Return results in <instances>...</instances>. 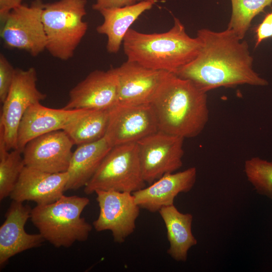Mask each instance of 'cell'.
I'll return each mask as SVG.
<instances>
[{"label": "cell", "mask_w": 272, "mask_h": 272, "mask_svg": "<svg viewBox=\"0 0 272 272\" xmlns=\"http://www.w3.org/2000/svg\"><path fill=\"white\" fill-rule=\"evenodd\" d=\"M196 36L201 42L198 54L174 74L191 81L206 93L220 87L268 85L253 69L247 41L240 39L232 30L201 29Z\"/></svg>", "instance_id": "obj_1"}, {"label": "cell", "mask_w": 272, "mask_h": 272, "mask_svg": "<svg viewBox=\"0 0 272 272\" xmlns=\"http://www.w3.org/2000/svg\"><path fill=\"white\" fill-rule=\"evenodd\" d=\"M150 104L159 130L184 139L198 136L209 119L207 93L173 73L167 75Z\"/></svg>", "instance_id": "obj_2"}, {"label": "cell", "mask_w": 272, "mask_h": 272, "mask_svg": "<svg viewBox=\"0 0 272 272\" xmlns=\"http://www.w3.org/2000/svg\"><path fill=\"white\" fill-rule=\"evenodd\" d=\"M173 26L160 33H144L129 28L122 42L127 60L151 69L175 74L198 54L201 42L192 38L174 18Z\"/></svg>", "instance_id": "obj_3"}, {"label": "cell", "mask_w": 272, "mask_h": 272, "mask_svg": "<svg viewBox=\"0 0 272 272\" xmlns=\"http://www.w3.org/2000/svg\"><path fill=\"white\" fill-rule=\"evenodd\" d=\"M90 200L86 197L63 195L54 202L37 205L30 219L45 240L57 248L70 247L87 240L92 226L81 217Z\"/></svg>", "instance_id": "obj_4"}, {"label": "cell", "mask_w": 272, "mask_h": 272, "mask_svg": "<svg viewBox=\"0 0 272 272\" xmlns=\"http://www.w3.org/2000/svg\"><path fill=\"white\" fill-rule=\"evenodd\" d=\"M87 0H59L45 4L42 21L46 37V49L62 60L72 58L88 30L83 21Z\"/></svg>", "instance_id": "obj_5"}, {"label": "cell", "mask_w": 272, "mask_h": 272, "mask_svg": "<svg viewBox=\"0 0 272 272\" xmlns=\"http://www.w3.org/2000/svg\"><path fill=\"white\" fill-rule=\"evenodd\" d=\"M137 143L113 147L85 186L84 192L115 190L133 193L146 187Z\"/></svg>", "instance_id": "obj_6"}, {"label": "cell", "mask_w": 272, "mask_h": 272, "mask_svg": "<svg viewBox=\"0 0 272 272\" xmlns=\"http://www.w3.org/2000/svg\"><path fill=\"white\" fill-rule=\"evenodd\" d=\"M42 0L30 5L21 4L1 18V37L9 48L25 50L36 56L46 49V37L42 21Z\"/></svg>", "instance_id": "obj_7"}, {"label": "cell", "mask_w": 272, "mask_h": 272, "mask_svg": "<svg viewBox=\"0 0 272 272\" xmlns=\"http://www.w3.org/2000/svg\"><path fill=\"white\" fill-rule=\"evenodd\" d=\"M37 73L34 67L17 69L8 95L3 104L0 130L4 134L7 149H17V137L21 119L32 104L47 97L37 88Z\"/></svg>", "instance_id": "obj_8"}, {"label": "cell", "mask_w": 272, "mask_h": 272, "mask_svg": "<svg viewBox=\"0 0 272 272\" xmlns=\"http://www.w3.org/2000/svg\"><path fill=\"white\" fill-rule=\"evenodd\" d=\"M184 139L160 130L137 142L144 180L149 184L182 166Z\"/></svg>", "instance_id": "obj_9"}, {"label": "cell", "mask_w": 272, "mask_h": 272, "mask_svg": "<svg viewBox=\"0 0 272 272\" xmlns=\"http://www.w3.org/2000/svg\"><path fill=\"white\" fill-rule=\"evenodd\" d=\"M95 193L99 214L93 222L94 228L98 232L110 231L115 242H124L134 232L140 215L141 208L132 193L103 190Z\"/></svg>", "instance_id": "obj_10"}, {"label": "cell", "mask_w": 272, "mask_h": 272, "mask_svg": "<svg viewBox=\"0 0 272 272\" xmlns=\"http://www.w3.org/2000/svg\"><path fill=\"white\" fill-rule=\"evenodd\" d=\"M158 130L157 118L150 103L117 104L109 110L108 125L104 137L113 147L137 143Z\"/></svg>", "instance_id": "obj_11"}, {"label": "cell", "mask_w": 272, "mask_h": 272, "mask_svg": "<svg viewBox=\"0 0 272 272\" xmlns=\"http://www.w3.org/2000/svg\"><path fill=\"white\" fill-rule=\"evenodd\" d=\"M118 84L116 68L95 70L72 88L64 109L108 110L118 104Z\"/></svg>", "instance_id": "obj_12"}, {"label": "cell", "mask_w": 272, "mask_h": 272, "mask_svg": "<svg viewBox=\"0 0 272 272\" xmlns=\"http://www.w3.org/2000/svg\"><path fill=\"white\" fill-rule=\"evenodd\" d=\"M73 145L63 130L36 137L26 144L23 151L25 166L51 173L67 172Z\"/></svg>", "instance_id": "obj_13"}, {"label": "cell", "mask_w": 272, "mask_h": 272, "mask_svg": "<svg viewBox=\"0 0 272 272\" xmlns=\"http://www.w3.org/2000/svg\"><path fill=\"white\" fill-rule=\"evenodd\" d=\"M118 103L125 105L150 103L169 72L146 67L127 60L116 67Z\"/></svg>", "instance_id": "obj_14"}, {"label": "cell", "mask_w": 272, "mask_h": 272, "mask_svg": "<svg viewBox=\"0 0 272 272\" xmlns=\"http://www.w3.org/2000/svg\"><path fill=\"white\" fill-rule=\"evenodd\" d=\"M68 179L67 172L51 173L25 166L9 196L21 202L50 203L64 195Z\"/></svg>", "instance_id": "obj_15"}, {"label": "cell", "mask_w": 272, "mask_h": 272, "mask_svg": "<svg viewBox=\"0 0 272 272\" xmlns=\"http://www.w3.org/2000/svg\"><path fill=\"white\" fill-rule=\"evenodd\" d=\"M23 202L13 200L0 227V265L13 256L41 246L45 239L39 234L27 233L25 225L30 218L32 209Z\"/></svg>", "instance_id": "obj_16"}, {"label": "cell", "mask_w": 272, "mask_h": 272, "mask_svg": "<svg viewBox=\"0 0 272 272\" xmlns=\"http://www.w3.org/2000/svg\"><path fill=\"white\" fill-rule=\"evenodd\" d=\"M87 110L51 108L41 105L40 102L32 104L20 122L17 150L23 153L25 146L31 140L52 131L63 130Z\"/></svg>", "instance_id": "obj_17"}, {"label": "cell", "mask_w": 272, "mask_h": 272, "mask_svg": "<svg viewBox=\"0 0 272 272\" xmlns=\"http://www.w3.org/2000/svg\"><path fill=\"white\" fill-rule=\"evenodd\" d=\"M196 176L197 170L194 167L167 173L132 194L140 208L152 213L159 212L163 207L174 205L175 198L180 193L191 190L195 183Z\"/></svg>", "instance_id": "obj_18"}, {"label": "cell", "mask_w": 272, "mask_h": 272, "mask_svg": "<svg viewBox=\"0 0 272 272\" xmlns=\"http://www.w3.org/2000/svg\"><path fill=\"white\" fill-rule=\"evenodd\" d=\"M157 0H143L122 7L103 9L99 11L104 21L96 28L97 32L107 37L108 52L117 53L131 25L145 11L150 10Z\"/></svg>", "instance_id": "obj_19"}, {"label": "cell", "mask_w": 272, "mask_h": 272, "mask_svg": "<svg viewBox=\"0 0 272 272\" xmlns=\"http://www.w3.org/2000/svg\"><path fill=\"white\" fill-rule=\"evenodd\" d=\"M112 148L104 137L98 141L78 146L73 153L67 171L69 179L65 191L85 186Z\"/></svg>", "instance_id": "obj_20"}, {"label": "cell", "mask_w": 272, "mask_h": 272, "mask_svg": "<svg viewBox=\"0 0 272 272\" xmlns=\"http://www.w3.org/2000/svg\"><path fill=\"white\" fill-rule=\"evenodd\" d=\"M158 212L167 230L170 244L167 253L177 261H186L189 250L197 243L191 230L192 215L181 213L174 205L163 207Z\"/></svg>", "instance_id": "obj_21"}, {"label": "cell", "mask_w": 272, "mask_h": 272, "mask_svg": "<svg viewBox=\"0 0 272 272\" xmlns=\"http://www.w3.org/2000/svg\"><path fill=\"white\" fill-rule=\"evenodd\" d=\"M108 110H88L63 130L74 145L79 146L98 141L106 133Z\"/></svg>", "instance_id": "obj_22"}, {"label": "cell", "mask_w": 272, "mask_h": 272, "mask_svg": "<svg viewBox=\"0 0 272 272\" xmlns=\"http://www.w3.org/2000/svg\"><path fill=\"white\" fill-rule=\"evenodd\" d=\"M231 1L232 15L227 28L241 40L244 38L252 19L272 3V0Z\"/></svg>", "instance_id": "obj_23"}, {"label": "cell", "mask_w": 272, "mask_h": 272, "mask_svg": "<svg viewBox=\"0 0 272 272\" xmlns=\"http://www.w3.org/2000/svg\"><path fill=\"white\" fill-rule=\"evenodd\" d=\"M244 171L256 192L272 199V162L252 157L245 161Z\"/></svg>", "instance_id": "obj_24"}, {"label": "cell", "mask_w": 272, "mask_h": 272, "mask_svg": "<svg viewBox=\"0 0 272 272\" xmlns=\"http://www.w3.org/2000/svg\"><path fill=\"white\" fill-rule=\"evenodd\" d=\"M22 154L13 150L0 158V200L9 196L25 166Z\"/></svg>", "instance_id": "obj_25"}, {"label": "cell", "mask_w": 272, "mask_h": 272, "mask_svg": "<svg viewBox=\"0 0 272 272\" xmlns=\"http://www.w3.org/2000/svg\"><path fill=\"white\" fill-rule=\"evenodd\" d=\"M15 70L7 58L0 55V101L3 103L11 87Z\"/></svg>", "instance_id": "obj_26"}, {"label": "cell", "mask_w": 272, "mask_h": 272, "mask_svg": "<svg viewBox=\"0 0 272 272\" xmlns=\"http://www.w3.org/2000/svg\"><path fill=\"white\" fill-rule=\"evenodd\" d=\"M256 42L255 47L263 40L272 37V12L265 17L256 30Z\"/></svg>", "instance_id": "obj_27"}, {"label": "cell", "mask_w": 272, "mask_h": 272, "mask_svg": "<svg viewBox=\"0 0 272 272\" xmlns=\"http://www.w3.org/2000/svg\"><path fill=\"white\" fill-rule=\"evenodd\" d=\"M143 0H96L93 9L99 11L103 9L122 7L135 4Z\"/></svg>", "instance_id": "obj_28"}, {"label": "cell", "mask_w": 272, "mask_h": 272, "mask_svg": "<svg viewBox=\"0 0 272 272\" xmlns=\"http://www.w3.org/2000/svg\"><path fill=\"white\" fill-rule=\"evenodd\" d=\"M22 0H8L4 11L0 14V18L4 16L11 9L22 4Z\"/></svg>", "instance_id": "obj_29"}, {"label": "cell", "mask_w": 272, "mask_h": 272, "mask_svg": "<svg viewBox=\"0 0 272 272\" xmlns=\"http://www.w3.org/2000/svg\"><path fill=\"white\" fill-rule=\"evenodd\" d=\"M8 2V0H0V14L4 11Z\"/></svg>", "instance_id": "obj_30"}]
</instances>
